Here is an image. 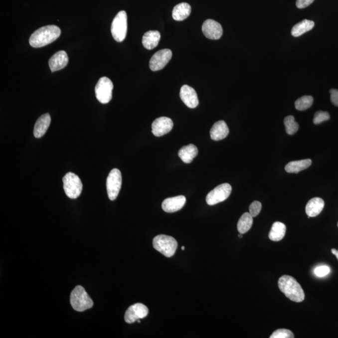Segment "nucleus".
Returning a JSON list of instances; mask_svg holds the SVG:
<instances>
[{"label":"nucleus","instance_id":"f257e3e1","mask_svg":"<svg viewBox=\"0 0 338 338\" xmlns=\"http://www.w3.org/2000/svg\"><path fill=\"white\" fill-rule=\"evenodd\" d=\"M61 35L59 27L47 25L38 29L31 35L29 43L33 48L43 47L53 42Z\"/></svg>","mask_w":338,"mask_h":338},{"label":"nucleus","instance_id":"f03ea898","mask_svg":"<svg viewBox=\"0 0 338 338\" xmlns=\"http://www.w3.org/2000/svg\"><path fill=\"white\" fill-rule=\"evenodd\" d=\"M279 290L291 301L300 303L305 300V295L300 284L293 277L284 275L278 281Z\"/></svg>","mask_w":338,"mask_h":338},{"label":"nucleus","instance_id":"7ed1b4c3","mask_svg":"<svg viewBox=\"0 0 338 338\" xmlns=\"http://www.w3.org/2000/svg\"><path fill=\"white\" fill-rule=\"evenodd\" d=\"M70 303L77 312H82L89 310L94 306V302L85 289L81 286H76L70 295Z\"/></svg>","mask_w":338,"mask_h":338},{"label":"nucleus","instance_id":"20e7f679","mask_svg":"<svg viewBox=\"0 0 338 338\" xmlns=\"http://www.w3.org/2000/svg\"><path fill=\"white\" fill-rule=\"evenodd\" d=\"M154 248L164 256L170 258L174 255L178 244L173 237L167 235H158L153 239Z\"/></svg>","mask_w":338,"mask_h":338},{"label":"nucleus","instance_id":"39448f33","mask_svg":"<svg viewBox=\"0 0 338 338\" xmlns=\"http://www.w3.org/2000/svg\"><path fill=\"white\" fill-rule=\"evenodd\" d=\"M63 188L67 197L75 199L79 197L83 189L82 181L74 173L68 172L63 178Z\"/></svg>","mask_w":338,"mask_h":338},{"label":"nucleus","instance_id":"423d86ee","mask_svg":"<svg viewBox=\"0 0 338 338\" xmlns=\"http://www.w3.org/2000/svg\"><path fill=\"white\" fill-rule=\"evenodd\" d=\"M127 32V15L126 12L121 11L112 21L111 33L117 42H122L126 37Z\"/></svg>","mask_w":338,"mask_h":338},{"label":"nucleus","instance_id":"0eeeda50","mask_svg":"<svg viewBox=\"0 0 338 338\" xmlns=\"http://www.w3.org/2000/svg\"><path fill=\"white\" fill-rule=\"evenodd\" d=\"M113 89L114 84L109 78H100L95 89L97 99L103 104H108L112 100Z\"/></svg>","mask_w":338,"mask_h":338},{"label":"nucleus","instance_id":"6e6552de","mask_svg":"<svg viewBox=\"0 0 338 338\" xmlns=\"http://www.w3.org/2000/svg\"><path fill=\"white\" fill-rule=\"evenodd\" d=\"M122 182L121 171L118 169H112L107 178V190L110 200H115L118 197Z\"/></svg>","mask_w":338,"mask_h":338},{"label":"nucleus","instance_id":"1a4fd4ad","mask_svg":"<svg viewBox=\"0 0 338 338\" xmlns=\"http://www.w3.org/2000/svg\"><path fill=\"white\" fill-rule=\"evenodd\" d=\"M231 185L229 183H222L217 186L208 193L206 197V202L208 205H214L224 201L231 195Z\"/></svg>","mask_w":338,"mask_h":338},{"label":"nucleus","instance_id":"9d476101","mask_svg":"<svg viewBox=\"0 0 338 338\" xmlns=\"http://www.w3.org/2000/svg\"><path fill=\"white\" fill-rule=\"evenodd\" d=\"M172 52L169 49L159 50L152 56L149 63L151 70L156 72L163 69L172 58Z\"/></svg>","mask_w":338,"mask_h":338},{"label":"nucleus","instance_id":"9b49d317","mask_svg":"<svg viewBox=\"0 0 338 338\" xmlns=\"http://www.w3.org/2000/svg\"><path fill=\"white\" fill-rule=\"evenodd\" d=\"M148 314L149 309L145 305L141 303L135 304L127 310L125 321L129 324H132L136 321L146 318Z\"/></svg>","mask_w":338,"mask_h":338},{"label":"nucleus","instance_id":"f8f14e48","mask_svg":"<svg viewBox=\"0 0 338 338\" xmlns=\"http://www.w3.org/2000/svg\"><path fill=\"white\" fill-rule=\"evenodd\" d=\"M202 30L205 37L210 40H219L223 33L221 24L211 19H208L204 22Z\"/></svg>","mask_w":338,"mask_h":338},{"label":"nucleus","instance_id":"ddd939ff","mask_svg":"<svg viewBox=\"0 0 338 338\" xmlns=\"http://www.w3.org/2000/svg\"><path fill=\"white\" fill-rule=\"evenodd\" d=\"M173 123L170 118L166 117H159L152 124V132L156 137L164 136L171 131Z\"/></svg>","mask_w":338,"mask_h":338},{"label":"nucleus","instance_id":"4468645a","mask_svg":"<svg viewBox=\"0 0 338 338\" xmlns=\"http://www.w3.org/2000/svg\"><path fill=\"white\" fill-rule=\"evenodd\" d=\"M180 97L186 106L190 109H194L199 105L197 93L193 88L188 85H183L180 91Z\"/></svg>","mask_w":338,"mask_h":338},{"label":"nucleus","instance_id":"2eb2a0df","mask_svg":"<svg viewBox=\"0 0 338 338\" xmlns=\"http://www.w3.org/2000/svg\"><path fill=\"white\" fill-rule=\"evenodd\" d=\"M185 196L178 195L176 197L168 198L164 200L162 207L164 211L173 213L182 209L185 204Z\"/></svg>","mask_w":338,"mask_h":338},{"label":"nucleus","instance_id":"dca6fc26","mask_svg":"<svg viewBox=\"0 0 338 338\" xmlns=\"http://www.w3.org/2000/svg\"><path fill=\"white\" fill-rule=\"evenodd\" d=\"M68 63V56L65 51H59L51 56L48 64L51 72L60 70L64 68Z\"/></svg>","mask_w":338,"mask_h":338},{"label":"nucleus","instance_id":"f3484780","mask_svg":"<svg viewBox=\"0 0 338 338\" xmlns=\"http://www.w3.org/2000/svg\"><path fill=\"white\" fill-rule=\"evenodd\" d=\"M229 129L224 121H220L213 125L210 129V138L213 141H219L224 139L228 136Z\"/></svg>","mask_w":338,"mask_h":338},{"label":"nucleus","instance_id":"a211bd4d","mask_svg":"<svg viewBox=\"0 0 338 338\" xmlns=\"http://www.w3.org/2000/svg\"><path fill=\"white\" fill-rule=\"evenodd\" d=\"M51 122V117L48 114L42 115L39 117L34 127L33 134L36 138H40L47 131Z\"/></svg>","mask_w":338,"mask_h":338},{"label":"nucleus","instance_id":"6ab92c4d","mask_svg":"<svg viewBox=\"0 0 338 338\" xmlns=\"http://www.w3.org/2000/svg\"><path fill=\"white\" fill-rule=\"evenodd\" d=\"M325 207V202L322 198L315 197L309 200L306 206V212L308 216L317 217L322 212Z\"/></svg>","mask_w":338,"mask_h":338},{"label":"nucleus","instance_id":"aec40b11","mask_svg":"<svg viewBox=\"0 0 338 338\" xmlns=\"http://www.w3.org/2000/svg\"><path fill=\"white\" fill-rule=\"evenodd\" d=\"M197 154L198 149L197 147L193 144H189V145L183 147L178 153V157L185 164L192 163L193 159L197 156Z\"/></svg>","mask_w":338,"mask_h":338},{"label":"nucleus","instance_id":"412c9836","mask_svg":"<svg viewBox=\"0 0 338 338\" xmlns=\"http://www.w3.org/2000/svg\"><path fill=\"white\" fill-rule=\"evenodd\" d=\"M161 39V33L158 31H149L144 34L143 44L148 50H153L158 45Z\"/></svg>","mask_w":338,"mask_h":338},{"label":"nucleus","instance_id":"4be33fe9","mask_svg":"<svg viewBox=\"0 0 338 338\" xmlns=\"http://www.w3.org/2000/svg\"><path fill=\"white\" fill-rule=\"evenodd\" d=\"M191 13V6L187 3H181L177 4L172 11V17L176 21H183L189 16Z\"/></svg>","mask_w":338,"mask_h":338},{"label":"nucleus","instance_id":"5701e85b","mask_svg":"<svg viewBox=\"0 0 338 338\" xmlns=\"http://www.w3.org/2000/svg\"><path fill=\"white\" fill-rule=\"evenodd\" d=\"M314 26V21L308 20V19H304L293 27L292 30H291V35L294 37H298V36L303 35L304 33L312 30Z\"/></svg>","mask_w":338,"mask_h":338},{"label":"nucleus","instance_id":"b1692460","mask_svg":"<svg viewBox=\"0 0 338 338\" xmlns=\"http://www.w3.org/2000/svg\"><path fill=\"white\" fill-rule=\"evenodd\" d=\"M311 159H304L301 161H292L289 163L285 167V170L288 173H297L308 169L312 165Z\"/></svg>","mask_w":338,"mask_h":338},{"label":"nucleus","instance_id":"393cba45","mask_svg":"<svg viewBox=\"0 0 338 338\" xmlns=\"http://www.w3.org/2000/svg\"><path fill=\"white\" fill-rule=\"evenodd\" d=\"M286 227L280 222H274L269 234V238L273 241H280L285 236Z\"/></svg>","mask_w":338,"mask_h":338},{"label":"nucleus","instance_id":"a878e982","mask_svg":"<svg viewBox=\"0 0 338 338\" xmlns=\"http://www.w3.org/2000/svg\"><path fill=\"white\" fill-rule=\"evenodd\" d=\"M253 224V217L249 212L244 213L237 223V230L240 234H244L248 232Z\"/></svg>","mask_w":338,"mask_h":338},{"label":"nucleus","instance_id":"bb28decb","mask_svg":"<svg viewBox=\"0 0 338 338\" xmlns=\"http://www.w3.org/2000/svg\"><path fill=\"white\" fill-rule=\"evenodd\" d=\"M313 101L314 99L313 97L309 96V95L301 97L295 102L296 109L300 111L307 110L312 106Z\"/></svg>","mask_w":338,"mask_h":338},{"label":"nucleus","instance_id":"cd10ccee","mask_svg":"<svg viewBox=\"0 0 338 338\" xmlns=\"http://www.w3.org/2000/svg\"><path fill=\"white\" fill-rule=\"evenodd\" d=\"M284 124L286 127V133L288 135H294L298 132L299 124L295 121V117L292 116L286 117L284 120Z\"/></svg>","mask_w":338,"mask_h":338},{"label":"nucleus","instance_id":"c85d7f7f","mask_svg":"<svg viewBox=\"0 0 338 338\" xmlns=\"http://www.w3.org/2000/svg\"><path fill=\"white\" fill-rule=\"evenodd\" d=\"M295 335L291 331L286 329L277 330L270 336V338H294Z\"/></svg>","mask_w":338,"mask_h":338},{"label":"nucleus","instance_id":"c756f323","mask_svg":"<svg viewBox=\"0 0 338 338\" xmlns=\"http://www.w3.org/2000/svg\"><path fill=\"white\" fill-rule=\"evenodd\" d=\"M330 115L327 112L318 111L315 113L313 123L316 125L320 124L325 121H329Z\"/></svg>","mask_w":338,"mask_h":338},{"label":"nucleus","instance_id":"7c9ffc66","mask_svg":"<svg viewBox=\"0 0 338 338\" xmlns=\"http://www.w3.org/2000/svg\"><path fill=\"white\" fill-rule=\"evenodd\" d=\"M262 209V204L260 202L254 201L249 206V213L252 217L258 216Z\"/></svg>","mask_w":338,"mask_h":338},{"label":"nucleus","instance_id":"2f4dec72","mask_svg":"<svg viewBox=\"0 0 338 338\" xmlns=\"http://www.w3.org/2000/svg\"><path fill=\"white\" fill-rule=\"evenodd\" d=\"M316 276L324 277L330 273V268L327 266H321L316 268L314 271Z\"/></svg>","mask_w":338,"mask_h":338},{"label":"nucleus","instance_id":"473e14b6","mask_svg":"<svg viewBox=\"0 0 338 338\" xmlns=\"http://www.w3.org/2000/svg\"><path fill=\"white\" fill-rule=\"evenodd\" d=\"M314 1L315 0H297L296 1V6L300 9L305 8L312 4Z\"/></svg>","mask_w":338,"mask_h":338},{"label":"nucleus","instance_id":"72a5a7b5","mask_svg":"<svg viewBox=\"0 0 338 338\" xmlns=\"http://www.w3.org/2000/svg\"><path fill=\"white\" fill-rule=\"evenodd\" d=\"M331 101L335 106L338 107V90H330Z\"/></svg>","mask_w":338,"mask_h":338},{"label":"nucleus","instance_id":"f704fd0d","mask_svg":"<svg viewBox=\"0 0 338 338\" xmlns=\"http://www.w3.org/2000/svg\"><path fill=\"white\" fill-rule=\"evenodd\" d=\"M332 252L333 254H334V255H335V254H337V250L335 249H332Z\"/></svg>","mask_w":338,"mask_h":338},{"label":"nucleus","instance_id":"c9c22d12","mask_svg":"<svg viewBox=\"0 0 338 338\" xmlns=\"http://www.w3.org/2000/svg\"><path fill=\"white\" fill-rule=\"evenodd\" d=\"M336 257H337L338 260V250L337 251V254H335Z\"/></svg>","mask_w":338,"mask_h":338},{"label":"nucleus","instance_id":"e433bc0d","mask_svg":"<svg viewBox=\"0 0 338 338\" xmlns=\"http://www.w3.org/2000/svg\"><path fill=\"white\" fill-rule=\"evenodd\" d=\"M239 238H242V234H240L239 235Z\"/></svg>","mask_w":338,"mask_h":338},{"label":"nucleus","instance_id":"4c0bfd02","mask_svg":"<svg viewBox=\"0 0 338 338\" xmlns=\"http://www.w3.org/2000/svg\"><path fill=\"white\" fill-rule=\"evenodd\" d=\"M182 250H184V249H185V247H183V246L182 247Z\"/></svg>","mask_w":338,"mask_h":338},{"label":"nucleus","instance_id":"58836bf2","mask_svg":"<svg viewBox=\"0 0 338 338\" xmlns=\"http://www.w3.org/2000/svg\"></svg>","mask_w":338,"mask_h":338}]
</instances>
